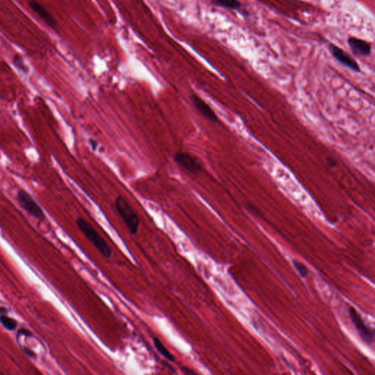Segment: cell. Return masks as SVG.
<instances>
[{"mask_svg": "<svg viewBox=\"0 0 375 375\" xmlns=\"http://www.w3.org/2000/svg\"><path fill=\"white\" fill-rule=\"evenodd\" d=\"M76 225L81 232L91 242L95 247L99 251L103 256L110 258L112 257V252L109 247V244L106 242L100 234L94 228L87 220L82 218H78L76 220Z\"/></svg>", "mask_w": 375, "mask_h": 375, "instance_id": "cell-1", "label": "cell"}, {"mask_svg": "<svg viewBox=\"0 0 375 375\" xmlns=\"http://www.w3.org/2000/svg\"><path fill=\"white\" fill-rule=\"evenodd\" d=\"M116 210L119 216L132 235H136L140 225L139 215L134 211L129 202L122 196H118L114 202Z\"/></svg>", "mask_w": 375, "mask_h": 375, "instance_id": "cell-2", "label": "cell"}, {"mask_svg": "<svg viewBox=\"0 0 375 375\" xmlns=\"http://www.w3.org/2000/svg\"><path fill=\"white\" fill-rule=\"evenodd\" d=\"M16 199L20 206L22 207L26 213L38 220H44L45 215L42 208L25 190H19L17 192Z\"/></svg>", "mask_w": 375, "mask_h": 375, "instance_id": "cell-3", "label": "cell"}, {"mask_svg": "<svg viewBox=\"0 0 375 375\" xmlns=\"http://www.w3.org/2000/svg\"><path fill=\"white\" fill-rule=\"evenodd\" d=\"M174 159L177 165L190 173L196 174L202 170V164L195 157L188 152H176Z\"/></svg>", "mask_w": 375, "mask_h": 375, "instance_id": "cell-4", "label": "cell"}, {"mask_svg": "<svg viewBox=\"0 0 375 375\" xmlns=\"http://www.w3.org/2000/svg\"><path fill=\"white\" fill-rule=\"evenodd\" d=\"M349 313L350 318L353 320L357 331L359 333V335L362 338L363 341H366L368 344H371V342H373L374 332L372 330L365 324L359 314L357 312L356 310L353 307H350Z\"/></svg>", "mask_w": 375, "mask_h": 375, "instance_id": "cell-5", "label": "cell"}, {"mask_svg": "<svg viewBox=\"0 0 375 375\" xmlns=\"http://www.w3.org/2000/svg\"><path fill=\"white\" fill-rule=\"evenodd\" d=\"M329 50L332 56L336 60L341 63V64H342L343 66L349 68L350 69L353 70V71H356V72H360L361 71L359 66H358L356 61L353 57H351L348 53L345 52L343 49L338 47L336 45L333 44H330Z\"/></svg>", "mask_w": 375, "mask_h": 375, "instance_id": "cell-6", "label": "cell"}, {"mask_svg": "<svg viewBox=\"0 0 375 375\" xmlns=\"http://www.w3.org/2000/svg\"><path fill=\"white\" fill-rule=\"evenodd\" d=\"M29 8H31L33 12L37 14L38 17L40 18L51 29H55L57 27V22L54 16L49 13L47 9H46L44 6H43L41 3H38L36 0H29Z\"/></svg>", "mask_w": 375, "mask_h": 375, "instance_id": "cell-7", "label": "cell"}, {"mask_svg": "<svg viewBox=\"0 0 375 375\" xmlns=\"http://www.w3.org/2000/svg\"><path fill=\"white\" fill-rule=\"evenodd\" d=\"M191 100H192V104H193L195 109H197V112L200 113L202 117L213 122H218V117H217L215 112L205 101L201 99L200 96L193 94L191 96Z\"/></svg>", "mask_w": 375, "mask_h": 375, "instance_id": "cell-8", "label": "cell"}, {"mask_svg": "<svg viewBox=\"0 0 375 375\" xmlns=\"http://www.w3.org/2000/svg\"><path fill=\"white\" fill-rule=\"evenodd\" d=\"M348 42L350 49L356 55L366 56L371 54V44L367 41L359 38L350 37Z\"/></svg>", "mask_w": 375, "mask_h": 375, "instance_id": "cell-9", "label": "cell"}, {"mask_svg": "<svg viewBox=\"0 0 375 375\" xmlns=\"http://www.w3.org/2000/svg\"><path fill=\"white\" fill-rule=\"evenodd\" d=\"M211 3L214 6L234 11L240 9L241 7V4L238 0H211Z\"/></svg>", "mask_w": 375, "mask_h": 375, "instance_id": "cell-10", "label": "cell"}, {"mask_svg": "<svg viewBox=\"0 0 375 375\" xmlns=\"http://www.w3.org/2000/svg\"><path fill=\"white\" fill-rule=\"evenodd\" d=\"M153 344L158 352L161 355H162L164 358H167L169 361H173V362L175 361V356L169 351V350L166 348L165 345L163 344L162 341L159 338H153Z\"/></svg>", "mask_w": 375, "mask_h": 375, "instance_id": "cell-11", "label": "cell"}, {"mask_svg": "<svg viewBox=\"0 0 375 375\" xmlns=\"http://www.w3.org/2000/svg\"><path fill=\"white\" fill-rule=\"evenodd\" d=\"M0 323L8 331H14L18 325L16 320L6 315H0Z\"/></svg>", "mask_w": 375, "mask_h": 375, "instance_id": "cell-12", "label": "cell"}, {"mask_svg": "<svg viewBox=\"0 0 375 375\" xmlns=\"http://www.w3.org/2000/svg\"><path fill=\"white\" fill-rule=\"evenodd\" d=\"M13 63L16 66V69L22 71V72L25 73V74L29 71L27 66H26L25 63L23 60L22 57L19 54H15L13 56Z\"/></svg>", "mask_w": 375, "mask_h": 375, "instance_id": "cell-13", "label": "cell"}, {"mask_svg": "<svg viewBox=\"0 0 375 375\" xmlns=\"http://www.w3.org/2000/svg\"><path fill=\"white\" fill-rule=\"evenodd\" d=\"M293 264H294L295 267L298 270V271L299 272L300 275L302 277H306L308 274V270H307L306 267L303 264L299 263L296 260L293 261Z\"/></svg>", "mask_w": 375, "mask_h": 375, "instance_id": "cell-14", "label": "cell"}, {"mask_svg": "<svg viewBox=\"0 0 375 375\" xmlns=\"http://www.w3.org/2000/svg\"><path fill=\"white\" fill-rule=\"evenodd\" d=\"M19 333L24 335V336H28V337H32L33 336V333L29 331V330L26 329V328H21L19 331Z\"/></svg>", "mask_w": 375, "mask_h": 375, "instance_id": "cell-15", "label": "cell"}, {"mask_svg": "<svg viewBox=\"0 0 375 375\" xmlns=\"http://www.w3.org/2000/svg\"><path fill=\"white\" fill-rule=\"evenodd\" d=\"M181 371H182V373L185 374H195V371H194L192 369H189V368L185 367V366L181 367Z\"/></svg>", "mask_w": 375, "mask_h": 375, "instance_id": "cell-16", "label": "cell"}, {"mask_svg": "<svg viewBox=\"0 0 375 375\" xmlns=\"http://www.w3.org/2000/svg\"><path fill=\"white\" fill-rule=\"evenodd\" d=\"M24 350H25V353L28 355V356L30 357L36 356V355H35L34 352H33V350L28 349V348H24Z\"/></svg>", "mask_w": 375, "mask_h": 375, "instance_id": "cell-17", "label": "cell"}, {"mask_svg": "<svg viewBox=\"0 0 375 375\" xmlns=\"http://www.w3.org/2000/svg\"><path fill=\"white\" fill-rule=\"evenodd\" d=\"M90 145L92 146V149H93V150H96V149L97 148V147H98L97 142H96V141L93 140V139H91Z\"/></svg>", "mask_w": 375, "mask_h": 375, "instance_id": "cell-18", "label": "cell"}, {"mask_svg": "<svg viewBox=\"0 0 375 375\" xmlns=\"http://www.w3.org/2000/svg\"><path fill=\"white\" fill-rule=\"evenodd\" d=\"M8 312V310L5 307H0V315H6Z\"/></svg>", "mask_w": 375, "mask_h": 375, "instance_id": "cell-19", "label": "cell"}]
</instances>
